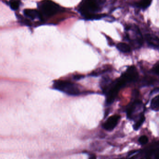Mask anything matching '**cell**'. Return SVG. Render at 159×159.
<instances>
[{
  "mask_svg": "<svg viewBox=\"0 0 159 159\" xmlns=\"http://www.w3.org/2000/svg\"><path fill=\"white\" fill-rule=\"evenodd\" d=\"M153 70H154V73L159 76V64L155 66V67L154 68Z\"/></svg>",
  "mask_w": 159,
  "mask_h": 159,
  "instance_id": "17",
  "label": "cell"
},
{
  "mask_svg": "<svg viewBox=\"0 0 159 159\" xmlns=\"http://www.w3.org/2000/svg\"><path fill=\"white\" fill-rule=\"evenodd\" d=\"M124 159V158H121V159Z\"/></svg>",
  "mask_w": 159,
  "mask_h": 159,
  "instance_id": "21",
  "label": "cell"
},
{
  "mask_svg": "<svg viewBox=\"0 0 159 159\" xmlns=\"http://www.w3.org/2000/svg\"><path fill=\"white\" fill-rule=\"evenodd\" d=\"M122 77L126 83H131L136 81L139 78V74L136 68L134 66H130L128 68L125 72L122 75Z\"/></svg>",
  "mask_w": 159,
  "mask_h": 159,
  "instance_id": "7",
  "label": "cell"
},
{
  "mask_svg": "<svg viewBox=\"0 0 159 159\" xmlns=\"http://www.w3.org/2000/svg\"><path fill=\"white\" fill-rule=\"evenodd\" d=\"M151 3V0H141L137 3L136 6L142 9H146L150 6Z\"/></svg>",
  "mask_w": 159,
  "mask_h": 159,
  "instance_id": "12",
  "label": "cell"
},
{
  "mask_svg": "<svg viewBox=\"0 0 159 159\" xmlns=\"http://www.w3.org/2000/svg\"><path fill=\"white\" fill-rule=\"evenodd\" d=\"M21 4L20 0H10L9 5L11 9L16 11L19 8Z\"/></svg>",
  "mask_w": 159,
  "mask_h": 159,
  "instance_id": "14",
  "label": "cell"
},
{
  "mask_svg": "<svg viewBox=\"0 0 159 159\" xmlns=\"http://www.w3.org/2000/svg\"><path fill=\"white\" fill-rule=\"evenodd\" d=\"M126 37L135 48H140L143 44V37L136 26H128L125 28Z\"/></svg>",
  "mask_w": 159,
  "mask_h": 159,
  "instance_id": "3",
  "label": "cell"
},
{
  "mask_svg": "<svg viewBox=\"0 0 159 159\" xmlns=\"http://www.w3.org/2000/svg\"><path fill=\"white\" fill-rule=\"evenodd\" d=\"M145 39L148 44L152 48L159 49V38L155 35L147 34Z\"/></svg>",
  "mask_w": 159,
  "mask_h": 159,
  "instance_id": "9",
  "label": "cell"
},
{
  "mask_svg": "<svg viewBox=\"0 0 159 159\" xmlns=\"http://www.w3.org/2000/svg\"><path fill=\"white\" fill-rule=\"evenodd\" d=\"M148 139L147 136L142 135L140 137L139 139V142L141 145H145L148 143Z\"/></svg>",
  "mask_w": 159,
  "mask_h": 159,
  "instance_id": "16",
  "label": "cell"
},
{
  "mask_svg": "<svg viewBox=\"0 0 159 159\" xmlns=\"http://www.w3.org/2000/svg\"><path fill=\"white\" fill-rule=\"evenodd\" d=\"M88 159H96V156L95 154H92V155H90Z\"/></svg>",
  "mask_w": 159,
  "mask_h": 159,
  "instance_id": "18",
  "label": "cell"
},
{
  "mask_svg": "<svg viewBox=\"0 0 159 159\" xmlns=\"http://www.w3.org/2000/svg\"><path fill=\"white\" fill-rule=\"evenodd\" d=\"M106 0H83L80 5L79 11L85 18L89 20L90 16L101 10Z\"/></svg>",
  "mask_w": 159,
  "mask_h": 159,
  "instance_id": "1",
  "label": "cell"
},
{
  "mask_svg": "<svg viewBox=\"0 0 159 159\" xmlns=\"http://www.w3.org/2000/svg\"><path fill=\"white\" fill-rule=\"evenodd\" d=\"M144 106L141 100H135L131 103L127 109V116L130 119H133L138 116H141L144 114Z\"/></svg>",
  "mask_w": 159,
  "mask_h": 159,
  "instance_id": "6",
  "label": "cell"
},
{
  "mask_svg": "<svg viewBox=\"0 0 159 159\" xmlns=\"http://www.w3.org/2000/svg\"><path fill=\"white\" fill-rule=\"evenodd\" d=\"M126 84H127V83L121 76L118 79H117L115 81L112 83L110 86L105 93L106 94V103L107 104H111L113 103L119 90Z\"/></svg>",
  "mask_w": 159,
  "mask_h": 159,
  "instance_id": "5",
  "label": "cell"
},
{
  "mask_svg": "<svg viewBox=\"0 0 159 159\" xmlns=\"http://www.w3.org/2000/svg\"><path fill=\"white\" fill-rule=\"evenodd\" d=\"M146 159H151V158H150V157H148L146 158Z\"/></svg>",
  "mask_w": 159,
  "mask_h": 159,
  "instance_id": "20",
  "label": "cell"
},
{
  "mask_svg": "<svg viewBox=\"0 0 159 159\" xmlns=\"http://www.w3.org/2000/svg\"><path fill=\"white\" fill-rule=\"evenodd\" d=\"M151 107L154 110H159V95L155 96L151 100Z\"/></svg>",
  "mask_w": 159,
  "mask_h": 159,
  "instance_id": "13",
  "label": "cell"
},
{
  "mask_svg": "<svg viewBox=\"0 0 159 159\" xmlns=\"http://www.w3.org/2000/svg\"><path fill=\"white\" fill-rule=\"evenodd\" d=\"M120 118L119 115H114L110 117L103 125V127L108 131H111L117 126Z\"/></svg>",
  "mask_w": 159,
  "mask_h": 159,
  "instance_id": "8",
  "label": "cell"
},
{
  "mask_svg": "<svg viewBox=\"0 0 159 159\" xmlns=\"http://www.w3.org/2000/svg\"><path fill=\"white\" fill-rule=\"evenodd\" d=\"M24 14L26 17L31 19L42 18V15L40 12L36 9H25L24 11Z\"/></svg>",
  "mask_w": 159,
  "mask_h": 159,
  "instance_id": "10",
  "label": "cell"
},
{
  "mask_svg": "<svg viewBox=\"0 0 159 159\" xmlns=\"http://www.w3.org/2000/svg\"><path fill=\"white\" fill-rule=\"evenodd\" d=\"M41 15L50 17L62 11L61 7L50 0H44L37 4Z\"/></svg>",
  "mask_w": 159,
  "mask_h": 159,
  "instance_id": "2",
  "label": "cell"
},
{
  "mask_svg": "<svg viewBox=\"0 0 159 159\" xmlns=\"http://www.w3.org/2000/svg\"><path fill=\"white\" fill-rule=\"evenodd\" d=\"M117 48L123 53H129L131 51L130 47L125 43H122L118 44Z\"/></svg>",
  "mask_w": 159,
  "mask_h": 159,
  "instance_id": "11",
  "label": "cell"
},
{
  "mask_svg": "<svg viewBox=\"0 0 159 159\" xmlns=\"http://www.w3.org/2000/svg\"><path fill=\"white\" fill-rule=\"evenodd\" d=\"M145 121V117L144 116V114L142 115L141 116V117L139 118V120H138V121L136 122V123L134 125V129L135 130H138L139 129V128L141 127L142 124Z\"/></svg>",
  "mask_w": 159,
  "mask_h": 159,
  "instance_id": "15",
  "label": "cell"
},
{
  "mask_svg": "<svg viewBox=\"0 0 159 159\" xmlns=\"http://www.w3.org/2000/svg\"><path fill=\"white\" fill-rule=\"evenodd\" d=\"M53 87L69 95H78L81 92L78 85L67 81H56L54 82Z\"/></svg>",
  "mask_w": 159,
  "mask_h": 159,
  "instance_id": "4",
  "label": "cell"
},
{
  "mask_svg": "<svg viewBox=\"0 0 159 159\" xmlns=\"http://www.w3.org/2000/svg\"><path fill=\"white\" fill-rule=\"evenodd\" d=\"M155 159H159V152H158L155 155Z\"/></svg>",
  "mask_w": 159,
  "mask_h": 159,
  "instance_id": "19",
  "label": "cell"
}]
</instances>
